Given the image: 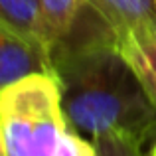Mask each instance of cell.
<instances>
[{
	"label": "cell",
	"instance_id": "5b68a950",
	"mask_svg": "<svg viewBox=\"0 0 156 156\" xmlns=\"http://www.w3.org/2000/svg\"><path fill=\"white\" fill-rule=\"evenodd\" d=\"M0 18L30 38L38 40L51 51L53 40L44 22L38 0H0Z\"/></svg>",
	"mask_w": 156,
	"mask_h": 156
},
{
	"label": "cell",
	"instance_id": "52a82bcc",
	"mask_svg": "<svg viewBox=\"0 0 156 156\" xmlns=\"http://www.w3.org/2000/svg\"><path fill=\"white\" fill-rule=\"evenodd\" d=\"M38 2L42 8V16L48 26V32L55 44L73 30L79 16L83 14L85 6L91 0H38Z\"/></svg>",
	"mask_w": 156,
	"mask_h": 156
},
{
	"label": "cell",
	"instance_id": "3957f363",
	"mask_svg": "<svg viewBox=\"0 0 156 156\" xmlns=\"http://www.w3.org/2000/svg\"><path fill=\"white\" fill-rule=\"evenodd\" d=\"M34 73H53L51 51L0 18V89Z\"/></svg>",
	"mask_w": 156,
	"mask_h": 156
},
{
	"label": "cell",
	"instance_id": "8992f818",
	"mask_svg": "<svg viewBox=\"0 0 156 156\" xmlns=\"http://www.w3.org/2000/svg\"><path fill=\"white\" fill-rule=\"evenodd\" d=\"M111 28L156 22V0H91Z\"/></svg>",
	"mask_w": 156,
	"mask_h": 156
},
{
	"label": "cell",
	"instance_id": "277c9868",
	"mask_svg": "<svg viewBox=\"0 0 156 156\" xmlns=\"http://www.w3.org/2000/svg\"><path fill=\"white\" fill-rule=\"evenodd\" d=\"M113 42L156 107V22L113 28Z\"/></svg>",
	"mask_w": 156,
	"mask_h": 156
},
{
	"label": "cell",
	"instance_id": "6da1fadb",
	"mask_svg": "<svg viewBox=\"0 0 156 156\" xmlns=\"http://www.w3.org/2000/svg\"><path fill=\"white\" fill-rule=\"evenodd\" d=\"M53 75L69 126L87 138L121 130L146 144L156 136V107L113 42V28L91 2L51 48Z\"/></svg>",
	"mask_w": 156,
	"mask_h": 156
},
{
	"label": "cell",
	"instance_id": "9c48e42d",
	"mask_svg": "<svg viewBox=\"0 0 156 156\" xmlns=\"http://www.w3.org/2000/svg\"><path fill=\"white\" fill-rule=\"evenodd\" d=\"M55 156H99V154H97V146L91 138L79 134L77 130L69 126L65 134L61 136Z\"/></svg>",
	"mask_w": 156,
	"mask_h": 156
},
{
	"label": "cell",
	"instance_id": "7a4b0ae2",
	"mask_svg": "<svg viewBox=\"0 0 156 156\" xmlns=\"http://www.w3.org/2000/svg\"><path fill=\"white\" fill-rule=\"evenodd\" d=\"M0 125L8 156H55L69 129L53 73H34L0 89Z\"/></svg>",
	"mask_w": 156,
	"mask_h": 156
},
{
	"label": "cell",
	"instance_id": "8fae6325",
	"mask_svg": "<svg viewBox=\"0 0 156 156\" xmlns=\"http://www.w3.org/2000/svg\"><path fill=\"white\" fill-rule=\"evenodd\" d=\"M148 156H156V136H154V144H152V150H150Z\"/></svg>",
	"mask_w": 156,
	"mask_h": 156
},
{
	"label": "cell",
	"instance_id": "30bf717a",
	"mask_svg": "<svg viewBox=\"0 0 156 156\" xmlns=\"http://www.w3.org/2000/svg\"><path fill=\"white\" fill-rule=\"evenodd\" d=\"M0 156H8V152H6V140H4V133H2V125H0Z\"/></svg>",
	"mask_w": 156,
	"mask_h": 156
},
{
	"label": "cell",
	"instance_id": "ba28073f",
	"mask_svg": "<svg viewBox=\"0 0 156 156\" xmlns=\"http://www.w3.org/2000/svg\"><path fill=\"white\" fill-rule=\"evenodd\" d=\"M99 156H144V142L121 130L101 133L93 138Z\"/></svg>",
	"mask_w": 156,
	"mask_h": 156
}]
</instances>
